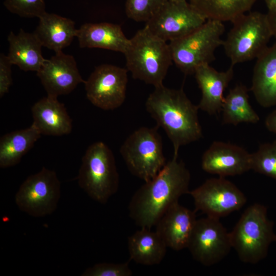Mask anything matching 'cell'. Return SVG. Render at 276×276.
Returning a JSON list of instances; mask_svg holds the SVG:
<instances>
[{"mask_svg": "<svg viewBox=\"0 0 276 276\" xmlns=\"http://www.w3.org/2000/svg\"><path fill=\"white\" fill-rule=\"evenodd\" d=\"M38 18L34 33L43 47L55 53L62 51L76 37L75 22L70 18L47 12Z\"/></svg>", "mask_w": 276, "mask_h": 276, "instance_id": "obj_21", "label": "cell"}, {"mask_svg": "<svg viewBox=\"0 0 276 276\" xmlns=\"http://www.w3.org/2000/svg\"><path fill=\"white\" fill-rule=\"evenodd\" d=\"M265 125L269 131L276 134V109L267 116Z\"/></svg>", "mask_w": 276, "mask_h": 276, "instance_id": "obj_32", "label": "cell"}, {"mask_svg": "<svg viewBox=\"0 0 276 276\" xmlns=\"http://www.w3.org/2000/svg\"><path fill=\"white\" fill-rule=\"evenodd\" d=\"M168 0H126L125 12L135 21L147 22Z\"/></svg>", "mask_w": 276, "mask_h": 276, "instance_id": "obj_28", "label": "cell"}, {"mask_svg": "<svg viewBox=\"0 0 276 276\" xmlns=\"http://www.w3.org/2000/svg\"><path fill=\"white\" fill-rule=\"evenodd\" d=\"M154 88L146 101V109L172 142L173 155L178 156L181 146L202 137L199 108L182 89L170 88L164 85Z\"/></svg>", "mask_w": 276, "mask_h": 276, "instance_id": "obj_2", "label": "cell"}, {"mask_svg": "<svg viewBox=\"0 0 276 276\" xmlns=\"http://www.w3.org/2000/svg\"><path fill=\"white\" fill-rule=\"evenodd\" d=\"M80 187L94 200L106 203L118 191L119 175L111 150L102 142L86 150L77 176Z\"/></svg>", "mask_w": 276, "mask_h": 276, "instance_id": "obj_5", "label": "cell"}, {"mask_svg": "<svg viewBox=\"0 0 276 276\" xmlns=\"http://www.w3.org/2000/svg\"><path fill=\"white\" fill-rule=\"evenodd\" d=\"M196 220L195 211L178 202L161 217L155 225V231L167 247L180 250L187 248Z\"/></svg>", "mask_w": 276, "mask_h": 276, "instance_id": "obj_16", "label": "cell"}, {"mask_svg": "<svg viewBox=\"0 0 276 276\" xmlns=\"http://www.w3.org/2000/svg\"><path fill=\"white\" fill-rule=\"evenodd\" d=\"M201 168L220 177L241 175L251 170V153L239 146L214 141L202 156Z\"/></svg>", "mask_w": 276, "mask_h": 276, "instance_id": "obj_15", "label": "cell"}, {"mask_svg": "<svg viewBox=\"0 0 276 276\" xmlns=\"http://www.w3.org/2000/svg\"><path fill=\"white\" fill-rule=\"evenodd\" d=\"M187 248L193 258L210 266L223 260L232 248L229 233L219 218L196 220Z\"/></svg>", "mask_w": 276, "mask_h": 276, "instance_id": "obj_12", "label": "cell"}, {"mask_svg": "<svg viewBox=\"0 0 276 276\" xmlns=\"http://www.w3.org/2000/svg\"><path fill=\"white\" fill-rule=\"evenodd\" d=\"M37 75L47 95L57 98L67 95L81 83H85L74 57L62 51L45 59Z\"/></svg>", "mask_w": 276, "mask_h": 276, "instance_id": "obj_14", "label": "cell"}, {"mask_svg": "<svg viewBox=\"0 0 276 276\" xmlns=\"http://www.w3.org/2000/svg\"><path fill=\"white\" fill-rule=\"evenodd\" d=\"M250 90L260 106H276V42L257 58Z\"/></svg>", "mask_w": 276, "mask_h": 276, "instance_id": "obj_19", "label": "cell"}, {"mask_svg": "<svg viewBox=\"0 0 276 276\" xmlns=\"http://www.w3.org/2000/svg\"><path fill=\"white\" fill-rule=\"evenodd\" d=\"M222 123L237 125L242 123H257L260 121L258 113L249 101L248 89L242 84L231 89L222 104Z\"/></svg>", "mask_w": 276, "mask_h": 276, "instance_id": "obj_25", "label": "cell"}, {"mask_svg": "<svg viewBox=\"0 0 276 276\" xmlns=\"http://www.w3.org/2000/svg\"><path fill=\"white\" fill-rule=\"evenodd\" d=\"M232 22L233 27L222 45L231 65L257 59L272 37L267 14L247 12Z\"/></svg>", "mask_w": 276, "mask_h": 276, "instance_id": "obj_6", "label": "cell"}, {"mask_svg": "<svg viewBox=\"0 0 276 276\" xmlns=\"http://www.w3.org/2000/svg\"><path fill=\"white\" fill-rule=\"evenodd\" d=\"M12 64L7 55L1 53L0 55V97L9 91L12 84L11 65Z\"/></svg>", "mask_w": 276, "mask_h": 276, "instance_id": "obj_31", "label": "cell"}, {"mask_svg": "<svg viewBox=\"0 0 276 276\" xmlns=\"http://www.w3.org/2000/svg\"><path fill=\"white\" fill-rule=\"evenodd\" d=\"M206 20L188 1L168 0L145 26L153 34L170 42L190 34Z\"/></svg>", "mask_w": 276, "mask_h": 276, "instance_id": "obj_10", "label": "cell"}, {"mask_svg": "<svg viewBox=\"0 0 276 276\" xmlns=\"http://www.w3.org/2000/svg\"><path fill=\"white\" fill-rule=\"evenodd\" d=\"M124 55L126 69L132 77L154 87L163 85L173 62L169 43L146 26L130 39Z\"/></svg>", "mask_w": 276, "mask_h": 276, "instance_id": "obj_3", "label": "cell"}, {"mask_svg": "<svg viewBox=\"0 0 276 276\" xmlns=\"http://www.w3.org/2000/svg\"><path fill=\"white\" fill-rule=\"evenodd\" d=\"M233 65L225 71L219 72L209 64L197 67L194 74L201 91L199 109L210 115L221 111L224 92L234 76Z\"/></svg>", "mask_w": 276, "mask_h": 276, "instance_id": "obj_17", "label": "cell"}, {"mask_svg": "<svg viewBox=\"0 0 276 276\" xmlns=\"http://www.w3.org/2000/svg\"><path fill=\"white\" fill-rule=\"evenodd\" d=\"M76 37L82 48H99L123 53L130 41L120 26L109 22L85 23L77 29Z\"/></svg>", "mask_w": 276, "mask_h": 276, "instance_id": "obj_20", "label": "cell"}, {"mask_svg": "<svg viewBox=\"0 0 276 276\" xmlns=\"http://www.w3.org/2000/svg\"><path fill=\"white\" fill-rule=\"evenodd\" d=\"M266 14L272 36L276 38V9L268 10Z\"/></svg>", "mask_w": 276, "mask_h": 276, "instance_id": "obj_33", "label": "cell"}, {"mask_svg": "<svg viewBox=\"0 0 276 276\" xmlns=\"http://www.w3.org/2000/svg\"><path fill=\"white\" fill-rule=\"evenodd\" d=\"M41 135L32 124L27 128L3 135L0 139V167L7 168L18 164Z\"/></svg>", "mask_w": 276, "mask_h": 276, "instance_id": "obj_24", "label": "cell"}, {"mask_svg": "<svg viewBox=\"0 0 276 276\" xmlns=\"http://www.w3.org/2000/svg\"><path fill=\"white\" fill-rule=\"evenodd\" d=\"M158 127H142L130 134L121 145L120 152L130 172L148 181L167 163Z\"/></svg>", "mask_w": 276, "mask_h": 276, "instance_id": "obj_8", "label": "cell"}, {"mask_svg": "<svg viewBox=\"0 0 276 276\" xmlns=\"http://www.w3.org/2000/svg\"><path fill=\"white\" fill-rule=\"evenodd\" d=\"M251 170L276 180V139L262 144L251 153Z\"/></svg>", "mask_w": 276, "mask_h": 276, "instance_id": "obj_27", "label": "cell"}, {"mask_svg": "<svg viewBox=\"0 0 276 276\" xmlns=\"http://www.w3.org/2000/svg\"><path fill=\"white\" fill-rule=\"evenodd\" d=\"M206 19L233 21L247 13L257 0H188Z\"/></svg>", "mask_w": 276, "mask_h": 276, "instance_id": "obj_26", "label": "cell"}, {"mask_svg": "<svg viewBox=\"0 0 276 276\" xmlns=\"http://www.w3.org/2000/svg\"><path fill=\"white\" fill-rule=\"evenodd\" d=\"M127 72L126 68L112 64L98 66L85 81L87 98L103 110L120 107L126 98Z\"/></svg>", "mask_w": 276, "mask_h": 276, "instance_id": "obj_13", "label": "cell"}, {"mask_svg": "<svg viewBox=\"0 0 276 276\" xmlns=\"http://www.w3.org/2000/svg\"><path fill=\"white\" fill-rule=\"evenodd\" d=\"M268 10L276 9V0H264Z\"/></svg>", "mask_w": 276, "mask_h": 276, "instance_id": "obj_34", "label": "cell"}, {"mask_svg": "<svg viewBox=\"0 0 276 276\" xmlns=\"http://www.w3.org/2000/svg\"><path fill=\"white\" fill-rule=\"evenodd\" d=\"M6 9L21 17L39 18L45 11V0H5Z\"/></svg>", "mask_w": 276, "mask_h": 276, "instance_id": "obj_29", "label": "cell"}, {"mask_svg": "<svg viewBox=\"0 0 276 276\" xmlns=\"http://www.w3.org/2000/svg\"><path fill=\"white\" fill-rule=\"evenodd\" d=\"M171 1H175V2H182V1H186L188 0H169Z\"/></svg>", "mask_w": 276, "mask_h": 276, "instance_id": "obj_35", "label": "cell"}, {"mask_svg": "<svg viewBox=\"0 0 276 276\" xmlns=\"http://www.w3.org/2000/svg\"><path fill=\"white\" fill-rule=\"evenodd\" d=\"M224 31L223 22L207 19L190 34L169 42L173 62L185 74H194L197 67L214 60Z\"/></svg>", "mask_w": 276, "mask_h": 276, "instance_id": "obj_7", "label": "cell"}, {"mask_svg": "<svg viewBox=\"0 0 276 276\" xmlns=\"http://www.w3.org/2000/svg\"><path fill=\"white\" fill-rule=\"evenodd\" d=\"M232 248L242 262L255 264L265 258L270 245L276 242L273 223L267 208L255 203L248 207L229 233Z\"/></svg>", "mask_w": 276, "mask_h": 276, "instance_id": "obj_4", "label": "cell"}, {"mask_svg": "<svg viewBox=\"0 0 276 276\" xmlns=\"http://www.w3.org/2000/svg\"><path fill=\"white\" fill-rule=\"evenodd\" d=\"M190 180V172L185 163L173 155L133 194L128 206L130 218L141 228L151 229L182 195L189 193Z\"/></svg>", "mask_w": 276, "mask_h": 276, "instance_id": "obj_1", "label": "cell"}, {"mask_svg": "<svg viewBox=\"0 0 276 276\" xmlns=\"http://www.w3.org/2000/svg\"><path fill=\"white\" fill-rule=\"evenodd\" d=\"M8 40L9 49L7 56L12 65H17L25 72L37 73L45 59L42 54L43 46L34 33L26 32L22 29L16 35L11 32Z\"/></svg>", "mask_w": 276, "mask_h": 276, "instance_id": "obj_22", "label": "cell"}, {"mask_svg": "<svg viewBox=\"0 0 276 276\" xmlns=\"http://www.w3.org/2000/svg\"><path fill=\"white\" fill-rule=\"evenodd\" d=\"M189 193L195 212L219 219L240 210L246 202L245 195L235 184L220 176L206 179Z\"/></svg>", "mask_w": 276, "mask_h": 276, "instance_id": "obj_11", "label": "cell"}, {"mask_svg": "<svg viewBox=\"0 0 276 276\" xmlns=\"http://www.w3.org/2000/svg\"><path fill=\"white\" fill-rule=\"evenodd\" d=\"M31 112L32 124L41 134L61 136L72 130V120L56 97L47 95L41 99L33 105Z\"/></svg>", "mask_w": 276, "mask_h": 276, "instance_id": "obj_18", "label": "cell"}, {"mask_svg": "<svg viewBox=\"0 0 276 276\" xmlns=\"http://www.w3.org/2000/svg\"><path fill=\"white\" fill-rule=\"evenodd\" d=\"M132 272L128 262L99 263L87 268L82 276H130Z\"/></svg>", "mask_w": 276, "mask_h": 276, "instance_id": "obj_30", "label": "cell"}, {"mask_svg": "<svg viewBox=\"0 0 276 276\" xmlns=\"http://www.w3.org/2000/svg\"><path fill=\"white\" fill-rule=\"evenodd\" d=\"M61 195L60 182L55 171L45 167L28 176L15 196L18 209L34 217L52 214Z\"/></svg>", "mask_w": 276, "mask_h": 276, "instance_id": "obj_9", "label": "cell"}, {"mask_svg": "<svg viewBox=\"0 0 276 276\" xmlns=\"http://www.w3.org/2000/svg\"><path fill=\"white\" fill-rule=\"evenodd\" d=\"M167 246L155 231L142 227L128 239V249L131 260L147 266L159 264L164 258Z\"/></svg>", "mask_w": 276, "mask_h": 276, "instance_id": "obj_23", "label": "cell"}]
</instances>
